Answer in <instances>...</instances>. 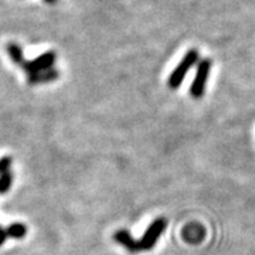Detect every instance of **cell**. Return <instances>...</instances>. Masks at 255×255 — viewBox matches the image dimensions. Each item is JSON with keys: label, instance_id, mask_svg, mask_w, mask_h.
<instances>
[{"label": "cell", "instance_id": "6da1fadb", "mask_svg": "<svg viewBox=\"0 0 255 255\" xmlns=\"http://www.w3.org/2000/svg\"><path fill=\"white\" fill-rule=\"evenodd\" d=\"M199 51L197 50H189L184 57L182 58V61L177 64V67L173 70V73L170 74L169 80H167V87L170 90H177L182 82L184 81L186 75L189 74L193 65H196V63L199 61Z\"/></svg>", "mask_w": 255, "mask_h": 255}, {"label": "cell", "instance_id": "7a4b0ae2", "mask_svg": "<svg viewBox=\"0 0 255 255\" xmlns=\"http://www.w3.org/2000/svg\"><path fill=\"white\" fill-rule=\"evenodd\" d=\"M210 71H211V60L209 58L201 60L197 65V71H196L194 80L190 85V95L194 100H200L201 97H204L207 82H209Z\"/></svg>", "mask_w": 255, "mask_h": 255}, {"label": "cell", "instance_id": "3957f363", "mask_svg": "<svg viewBox=\"0 0 255 255\" xmlns=\"http://www.w3.org/2000/svg\"><path fill=\"white\" fill-rule=\"evenodd\" d=\"M167 227V220L164 217H159L152 221V224L146 228L142 238L139 240V246H140V251H150L153 250L156 243L159 241V238L163 236Z\"/></svg>", "mask_w": 255, "mask_h": 255}, {"label": "cell", "instance_id": "277c9868", "mask_svg": "<svg viewBox=\"0 0 255 255\" xmlns=\"http://www.w3.org/2000/svg\"><path fill=\"white\" fill-rule=\"evenodd\" d=\"M55 63V53L54 51H47L44 54H41L38 58L33 60V61H27L24 60L20 64V67L27 73V77L30 75H36L38 73L47 71L50 68H53Z\"/></svg>", "mask_w": 255, "mask_h": 255}, {"label": "cell", "instance_id": "5b68a950", "mask_svg": "<svg viewBox=\"0 0 255 255\" xmlns=\"http://www.w3.org/2000/svg\"><path fill=\"white\" fill-rule=\"evenodd\" d=\"M114 241L118 243L119 246H122L129 253H132V254H136V253L140 251L139 241H137L136 238H133V236L125 228H121V230L114 233Z\"/></svg>", "mask_w": 255, "mask_h": 255}, {"label": "cell", "instance_id": "8992f818", "mask_svg": "<svg viewBox=\"0 0 255 255\" xmlns=\"http://www.w3.org/2000/svg\"><path fill=\"white\" fill-rule=\"evenodd\" d=\"M60 77V73L54 70V68H50L47 71H43V73H38L36 75H30L27 77L28 85H37V84H46V82H51L57 80Z\"/></svg>", "mask_w": 255, "mask_h": 255}, {"label": "cell", "instance_id": "52a82bcc", "mask_svg": "<svg viewBox=\"0 0 255 255\" xmlns=\"http://www.w3.org/2000/svg\"><path fill=\"white\" fill-rule=\"evenodd\" d=\"M6 51L9 54L10 60L14 64H17V65H20L26 60L24 58V53H23V48L18 46L17 43H9L7 47H6Z\"/></svg>", "mask_w": 255, "mask_h": 255}, {"label": "cell", "instance_id": "ba28073f", "mask_svg": "<svg viewBox=\"0 0 255 255\" xmlns=\"http://www.w3.org/2000/svg\"><path fill=\"white\" fill-rule=\"evenodd\" d=\"M6 233H7V237L20 240L27 234V226L23 223H13L6 227Z\"/></svg>", "mask_w": 255, "mask_h": 255}, {"label": "cell", "instance_id": "9c48e42d", "mask_svg": "<svg viewBox=\"0 0 255 255\" xmlns=\"http://www.w3.org/2000/svg\"><path fill=\"white\" fill-rule=\"evenodd\" d=\"M11 184H13V173H11V170L0 174V194L7 193L10 190V187H11Z\"/></svg>", "mask_w": 255, "mask_h": 255}, {"label": "cell", "instance_id": "30bf717a", "mask_svg": "<svg viewBox=\"0 0 255 255\" xmlns=\"http://www.w3.org/2000/svg\"><path fill=\"white\" fill-rule=\"evenodd\" d=\"M11 163H13V159H11V157H9V156L1 157V159H0V174L9 172Z\"/></svg>", "mask_w": 255, "mask_h": 255}, {"label": "cell", "instance_id": "8fae6325", "mask_svg": "<svg viewBox=\"0 0 255 255\" xmlns=\"http://www.w3.org/2000/svg\"><path fill=\"white\" fill-rule=\"evenodd\" d=\"M7 240V233H6V228H3L0 226V247L4 244V241Z\"/></svg>", "mask_w": 255, "mask_h": 255}, {"label": "cell", "instance_id": "7c38bea8", "mask_svg": "<svg viewBox=\"0 0 255 255\" xmlns=\"http://www.w3.org/2000/svg\"><path fill=\"white\" fill-rule=\"evenodd\" d=\"M44 1H46L47 4H54L57 0H44Z\"/></svg>", "mask_w": 255, "mask_h": 255}]
</instances>
